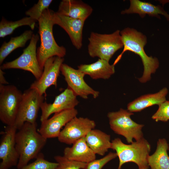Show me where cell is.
<instances>
[{
	"label": "cell",
	"instance_id": "obj_1",
	"mask_svg": "<svg viewBox=\"0 0 169 169\" xmlns=\"http://www.w3.org/2000/svg\"><path fill=\"white\" fill-rule=\"evenodd\" d=\"M37 122H25L15 135V146L19 156L17 168L21 169L36 158L46 143L47 139L38 131Z\"/></svg>",
	"mask_w": 169,
	"mask_h": 169
},
{
	"label": "cell",
	"instance_id": "obj_2",
	"mask_svg": "<svg viewBox=\"0 0 169 169\" xmlns=\"http://www.w3.org/2000/svg\"><path fill=\"white\" fill-rule=\"evenodd\" d=\"M123 44V49L113 64L114 65L121 59L123 54L127 51L133 52L141 57L144 66L142 76L139 80L144 83L150 79L151 75L156 71L159 66V62L157 58L149 56L144 50V47L147 43L146 36L133 28H127L120 31Z\"/></svg>",
	"mask_w": 169,
	"mask_h": 169
},
{
	"label": "cell",
	"instance_id": "obj_3",
	"mask_svg": "<svg viewBox=\"0 0 169 169\" xmlns=\"http://www.w3.org/2000/svg\"><path fill=\"white\" fill-rule=\"evenodd\" d=\"M54 12L49 9H46L38 21L40 44L37 53L39 64L43 70L44 63L48 59L54 56L63 58L66 54V49L57 44L53 36Z\"/></svg>",
	"mask_w": 169,
	"mask_h": 169
},
{
	"label": "cell",
	"instance_id": "obj_4",
	"mask_svg": "<svg viewBox=\"0 0 169 169\" xmlns=\"http://www.w3.org/2000/svg\"><path fill=\"white\" fill-rule=\"evenodd\" d=\"M151 148L150 144L143 138L129 145L124 143L119 138H115L111 141V149L115 151L119 159L117 169L129 162L135 163L138 169H149L147 158Z\"/></svg>",
	"mask_w": 169,
	"mask_h": 169
},
{
	"label": "cell",
	"instance_id": "obj_5",
	"mask_svg": "<svg viewBox=\"0 0 169 169\" xmlns=\"http://www.w3.org/2000/svg\"><path fill=\"white\" fill-rule=\"evenodd\" d=\"M88 40L90 56L108 61L118 50L123 47L120 31L118 30L109 34L91 32Z\"/></svg>",
	"mask_w": 169,
	"mask_h": 169
},
{
	"label": "cell",
	"instance_id": "obj_6",
	"mask_svg": "<svg viewBox=\"0 0 169 169\" xmlns=\"http://www.w3.org/2000/svg\"><path fill=\"white\" fill-rule=\"evenodd\" d=\"M133 113L127 110L120 109L107 114L111 129L116 134L124 137L128 143L143 138L142 129L144 125L138 124L131 118Z\"/></svg>",
	"mask_w": 169,
	"mask_h": 169
},
{
	"label": "cell",
	"instance_id": "obj_7",
	"mask_svg": "<svg viewBox=\"0 0 169 169\" xmlns=\"http://www.w3.org/2000/svg\"><path fill=\"white\" fill-rule=\"evenodd\" d=\"M23 93L13 85H0V120L7 126L14 125Z\"/></svg>",
	"mask_w": 169,
	"mask_h": 169
},
{
	"label": "cell",
	"instance_id": "obj_8",
	"mask_svg": "<svg viewBox=\"0 0 169 169\" xmlns=\"http://www.w3.org/2000/svg\"><path fill=\"white\" fill-rule=\"evenodd\" d=\"M45 97L36 90L30 88L23 93L14 125L18 130L26 122H36L38 112Z\"/></svg>",
	"mask_w": 169,
	"mask_h": 169
},
{
	"label": "cell",
	"instance_id": "obj_9",
	"mask_svg": "<svg viewBox=\"0 0 169 169\" xmlns=\"http://www.w3.org/2000/svg\"><path fill=\"white\" fill-rule=\"evenodd\" d=\"M39 38L38 34H33L29 44L23 50L22 54L13 60L2 64L0 69L3 70L14 69L27 71L31 73L36 79H38L43 71L37 56L36 46Z\"/></svg>",
	"mask_w": 169,
	"mask_h": 169
},
{
	"label": "cell",
	"instance_id": "obj_10",
	"mask_svg": "<svg viewBox=\"0 0 169 169\" xmlns=\"http://www.w3.org/2000/svg\"><path fill=\"white\" fill-rule=\"evenodd\" d=\"M60 71L64 77L68 88L76 96L87 99L89 95H92L94 98L99 96V92L94 90L85 82L84 79L85 74L78 69H75L63 63L61 66Z\"/></svg>",
	"mask_w": 169,
	"mask_h": 169
},
{
	"label": "cell",
	"instance_id": "obj_11",
	"mask_svg": "<svg viewBox=\"0 0 169 169\" xmlns=\"http://www.w3.org/2000/svg\"><path fill=\"white\" fill-rule=\"evenodd\" d=\"M64 61L63 58L54 56L45 62L40 77L35 80L30 87L36 90L41 95L46 96V90L52 85L57 87V81L60 68Z\"/></svg>",
	"mask_w": 169,
	"mask_h": 169
},
{
	"label": "cell",
	"instance_id": "obj_12",
	"mask_svg": "<svg viewBox=\"0 0 169 169\" xmlns=\"http://www.w3.org/2000/svg\"><path fill=\"white\" fill-rule=\"evenodd\" d=\"M96 126L94 120L87 118L77 117L72 119L64 126L58 137L59 141L68 145L86 136Z\"/></svg>",
	"mask_w": 169,
	"mask_h": 169
},
{
	"label": "cell",
	"instance_id": "obj_13",
	"mask_svg": "<svg viewBox=\"0 0 169 169\" xmlns=\"http://www.w3.org/2000/svg\"><path fill=\"white\" fill-rule=\"evenodd\" d=\"M17 129L14 126H7L0 142V169H9L17 166L19 156L15 146V135Z\"/></svg>",
	"mask_w": 169,
	"mask_h": 169
},
{
	"label": "cell",
	"instance_id": "obj_14",
	"mask_svg": "<svg viewBox=\"0 0 169 169\" xmlns=\"http://www.w3.org/2000/svg\"><path fill=\"white\" fill-rule=\"evenodd\" d=\"M78 113L75 108L54 113L51 118L41 122L38 131L47 139L58 137L62 127L76 117Z\"/></svg>",
	"mask_w": 169,
	"mask_h": 169
},
{
	"label": "cell",
	"instance_id": "obj_15",
	"mask_svg": "<svg viewBox=\"0 0 169 169\" xmlns=\"http://www.w3.org/2000/svg\"><path fill=\"white\" fill-rule=\"evenodd\" d=\"M79 103L76 96L68 88L56 97L53 103H48L44 101L42 104L41 122L48 119L52 114L74 108Z\"/></svg>",
	"mask_w": 169,
	"mask_h": 169
},
{
	"label": "cell",
	"instance_id": "obj_16",
	"mask_svg": "<svg viewBox=\"0 0 169 169\" xmlns=\"http://www.w3.org/2000/svg\"><path fill=\"white\" fill-rule=\"evenodd\" d=\"M53 20L69 35L73 45L78 49L82 46V32L85 21L73 18L54 12Z\"/></svg>",
	"mask_w": 169,
	"mask_h": 169
},
{
	"label": "cell",
	"instance_id": "obj_17",
	"mask_svg": "<svg viewBox=\"0 0 169 169\" xmlns=\"http://www.w3.org/2000/svg\"><path fill=\"white\" fill-rule=\"evenodd\" d=\"M93 11L92 7L82 1L63 0L60 3L58 13L85 21Z\"/></svg>",
	"mask_w": 169,
	"mask_h": 169
},
{
	"label": "cell",
	"instance_id": "obj_18",
	"mask_svg": "<svg viewBox=\"0 0 169 169\" xmlns=\"http://www.w3.org/2000/svg\"><path fill=\"white\" fill-rule=\"evenodd\" d=\"M71 147H66L64 156L69 159L88 163L96 159V154L87 145L85 137L79 139Z\"/></svg>",
	"mask_w": 169,
	"mask_h": 169
},
{
	"label": "cell",
	"instance_id": "obj_19",
	"mask_svg": "<svg viewBox=\"0 0 169 169\" xmlns=\"http://www.w3.org/2000/svg\"><path fill=\"white\" fill-rule=\"evenodd\" d=\"M78 69L95 79H108L115 72L113 64L110 65L109 61L100 59L92 64H81L78 66Z\"/></svg>",
	"mask_w": 169,
	"mask_h": 169
},
{
	"label": "cell",
	"instance_id": "obj_20",
	"mask_svg": "<svg viewBox=\"0 0 169 169\" xmlns=\"http://www.w3.org/2000/svg\"><path fill=\"white\" fill-rule=\"evenodd\" d=\"M129 8L122 11L121 14H138L142 18L146 14L150 16L156 17L160 18L159 14L163 15L167 21H169V14L160 5H155L150 3L139 0H130Z\"/></svg>",
	"mask_w": 169,
	"mask_h": 169
},
{
	"label": "cell",
	"instance_id": "obj_21",
	"mask_svg": "<svg viewBox=\"0 0 169 169\" xmlns=\"http://www.w3.org/2000/svg\"><path fill=\"white\" fill-rule=\"evenodd\" d=\"M168 90L164 87L156 93L144 95L129 103L127 110L131 112H139L154 105H159L166 100Z\"/></svg>",
	"mask_w": 169,
	"mask_h": 169
},
{
	"label": "cell",
	"instance_id": "obj_22",
	"mask_svg": "<svg viewBox=\"0 0 169 169\" xmlns=\"http://www.w3.org/2000/svg\"><path fill=\"white\" fill-rule=\"evenodd\" d=\"M85 139L88 146L95 154L104 156L111 148L110 136L99 130H91L85 136Z\"/></svg>",
	"mask_w": 169,
	"mask_h": 169
},
{
	"label": "cell",
	"instance_id": "obj_23",
	"mask_svg": "<svg viewBox=\"0 0 169 169\" xmlns=\"http://www.w3.org/2000/svg\"><path fill=\"white\" fill-rule=\"evenodd\" d=\"M168 150L169 144L166 140L159 139L155 151L148 157L147 162L151 169H169V156L167 152Z\"/></svg>",
	"mask_w": 169,
	"mask_h": 169
},
{
	"label": "cell",
	"instance_id": "obj_24",
	"mask_svg": "<svg viewBox=\"0 0 169 169\" xmlns=\"http://www.w3.org/2000/svg\"><path fill=\"white\" fill-rule=\"evenodd\" d=\"M33 34L32 31L26 30L19 36L11 38L8 42L4 41L0 48V64L2 65L5 59L14 50L24 47Z\"/></svg>",
	"mask_w": 169,
	"mask_h": 169
},
{
	"label": "cell",
	"instance_id": "obj_25",
	"mask_svg": "<svg viewBox=\"0 0 169 169\" xmlns=\"http://www.w3.org/2000/svg\"><path fill=\"white\" fill-rule=\"evenodd\" d=\"M36 22L28 16L14 21H8L3 17L0 23V37L12 34L16 29L23 26H28L33 30Z\"/></svg>",
	"mask_w": 169,
	"mask_h": 169
},
{
	"label": "cell",
	"instance_id": "obj_26",
	"mask_svg": "<svg viewBox=\"0 0 169 169\" xmlns=\"http://www.w3.org/2000/svg\"><path fill=\"white\" fill-rule=\"evenodd\" d=\"M52 1V0H39L37 3L26 12L25 14L38 21L44 11L49 9Z\"/></svg>",
	"mask_w": 169,
	"mask_h": 169
},
{
	"label": "cell",
	"instance_id": "obj_27",
	"mask_svg": "<svg viewBox=\"0 0 169 169\" xmlns=\"http://www.w3.org/2000/svg\"><path fill=\"white\" fill-rule=\"evenodd\" d=\"M33 162L27 164L21 169H55L57 162H51L44 158V154L40 152Z\"/></svg>",
	"mask_w": 169,
	"mask_h": 169
},
{
	"label": "cell",
	"instance_id": "obj_28",
	"mask_svg": "<svg viewBox=\"0 0 169 169\" xmlns=\"http://www.w3.org/2000/svg\"><path fill=\"white\" fill-rule=\"evenodd\" d=\"M54 159L58 164L55 169H84L87 163L70 160L64 156H56Z\"/></svg>",
	"mask_w": 169,
	"mask_h": 169
},
{
	"label": "cell",
	"instance_id": "obj_29",
	"mask_svg": "<svg viewBox=\"0 0 169 169\" xmlns=\"http://www.w3.org/2000/svg\"><path fill=\"white\" fill-rule=\"evenodd\" d=\"M117 156L116 153L110 152L101 159H95L87 163L84 169H102L106 164Z\"/></svg>",
	"mask_w": 169,
	"mask_h": 169
},
{
	"label": "cell",
	"instance_id": "obj_30",
	"mask_svg": "<svg viewBox=\"0 0 169 169\" xmlns=\"http://www.w3.org/2000/svg\"><path fill=\"white\" fill-rule=\"evenodd\" d=\"M158 106V110L152 118L156 122H167L169 120V100H166Z\"/></svg>",
	"mask_w": 169,
	"mask_h": 169
},
{
	"label": "cell",
	"instance_id": "obj_31",
	"mask_svg": "<svg viewBox=\"0 0 169 169\" xmlns=\"http://www.w3.org/2000/svg\"><path fill=\"white\" fill-rule=\"evenodd\" d=\"M4 73L0 69V85H8V82L6 80L4 76Z\"/></svg>",
	"mask_w": 169,
	"mask_h": 169
},
{
	"label": "cell",
	"instance_id": "obj_32",
	"mask_svg": "<svg viewBox=\"0 0 169 169\" xmlns=\"http://www.w3.org/2000/svg\"><path fill=\"white\" fill-rule=\"evenodd\" d=\"M160 2L162 4L164 5L166 3H169V0H161Z\"/></svg>",
	"mask_w": 169,
	"mask_h": 169
}]
</instances>
